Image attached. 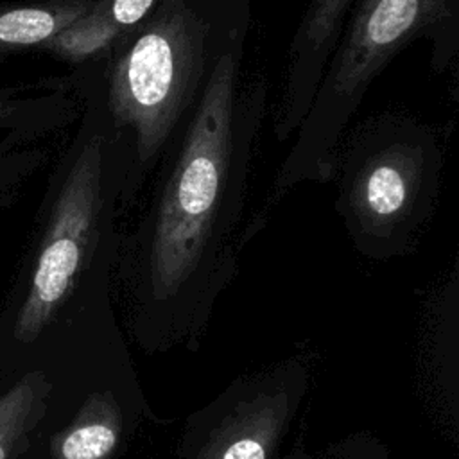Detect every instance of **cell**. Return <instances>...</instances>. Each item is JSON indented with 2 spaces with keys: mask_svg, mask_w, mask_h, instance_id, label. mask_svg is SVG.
I'll return each mask as SVG.
<instances>
[{
  "mask_svg": "<svg viewBox=\"0 0 459 459\" xmlns=\"http://www.w3.org/2000/svg\"><path fill=\"white\" fill-rule=\"evenodd\" d=\"M244 48L246 36L219 57L158 161L145 212L120 238L152 303H172L228 273L244 244L247 176L267 104L264 77L242 79Z\"/></svg>",
  "mask_w": 459,
  "mask_h": 459,
  "instance_id": "6da1fadb",
  "label": "cell"
},
{
  "mask_svg": "<svg viewBox=\"0 0 459 459\" xmlns=\"http://www.w3.org/2000/svg\"><path fill=\"white\" fill-rule=\"evenodd\" d=\"M251 0H160L133 32L97 57L106 106L129 156V208L219 57L247 36Z\"/></svg>",
  "mask_w": 459,
  "mask_h": 459,
  "instance_id": "7a4b0ae2",
  "label": "cell"
},
{
  "mask_svg": "<svg viewBox=\"0 0 459 459\" xmlns=\"http://www.w3.org/2000/svg\"><path fill=\"white\" fill-rule=\"evenodd\" d=\"M418 39L430 43L432 68L448 70L459 50V0H355L271 194L244 228L247 238L292 186L332 179L339 143L368 88Z\"/></svg>",
  "mask_w": 459,
  "mask_h": 459,
  "instance_id": "3957f363",
  "label": "cell"
},
{
  "mask_svg": "<svg viewBox=\"0 0 459 459\" xmlns=\"http://www.w3.org/2000/svg\"><path fill=\"white\" fill-rule=\"evenodd\" d=\"M443 151L436 129L380 113L341 140L333 167L335 212L353 246L371 258L407 253L439 195Z\"/></svg>",
  "mask_w": 459,
  "mask_h": 459,
  "instance_id": "277c9868",
  "label": "cell"
},
{
  "mask_svg": "<svg viewBox=\"0 0 459 459\" xmlns=\"http://www.w3.org/2000/svg\"><path fill=\"white\" fill-rule=\"evenodd\" d=\"M355 0H310L289 45L283 88L274 117L280 142L296 134Z\"/></svg>",
  "mask_w": 459,
  "mask_h": 459,
  "instance_id": "5b68a950",
  "label": "cell"
},
{
  "mask_svg": "<svg viewBox=\"0 0 459 459\" xmlns=\"http://www.w3.org/2000/svg\"><path fill=\"white\" fill-rule=\"evenodd\" d=\"M287 391L262 393L238 403L210 434L195 459H269L289 421Z\"/></svg>",
  "mask_w": 459,
  "mask_h": 459,
  "instance_id": "8992f818",
  "label": "cell"
},
{
  "mask_svg": "<svg viewBox=\"0 0 459 459\" xmlns=\"http://www.w3.org/2000/svg\"><path fill=\"white\" fill-rule=\"evenodd\" d=\"M122 434V412L109 393L91 394L54 441V459H108Z\"/></svg>",
  "mask_w": 459,
  "mask_h": 459,
  "instance_id": "52a82bcc",
  "label": "cell"
},
{
  "mask_svg": "<svg viewBox=\"0 0 459 459\" xmlns=\"http://www.w3.org/2000/svg\"><path fill=\"white\" fill-rule=\"evenodd\" d=\"M95 0H47L32 5H0V52L43 47L93 7Z\"/></svg>",
  "mask_w": 459,
  "mask_h": 459,
  "instance_id": "ba28073f",
  "label": "cell"
},
{
  "mask_svg": "<svg viewBox=\"0 0 459 459\" xmlns=\"http://www.w3.org/2000/svg\"><path fill=\"white\" fill-rule=\"evenodd\" d=\"M38 400V385L30 380L16 384L0 398V459H7L25 432Z\"/></svg>",
  "mask_w": 459,
  "mask_h": 459,
  "instance_id": "9c48e42d",
  "label": "cell"
},
{
  "mask_svg": "<svg viewBox=\"0 0 459 459\" xmlns=\"http://www.w3.org/2000/svg\"><path fill=\"white\" fill-rule=\"evenodd\" d=\"M160 0H95V11L126 38L158 5Z\"/></svg>",
  "mask_w": 459,
  "mask_h": 459,
  "instance_id": "30bf717a",
  "label": "cell"
}]
</instances>
